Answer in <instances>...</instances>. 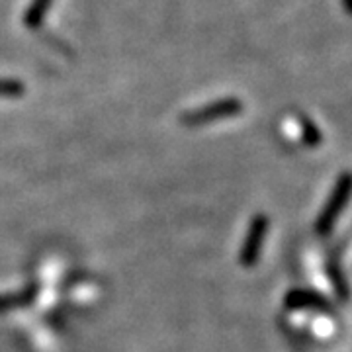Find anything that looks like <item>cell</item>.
Returning a JSON list of instances; mask_svg holds the SVG:
<instances>
[{
  "instance_id": "6da1fadb",
  "label": "cell",
  "mask_w": 352,
  "mask_h": 352,
  "mask_svg": "<svg viewBox=\"0 0 352 352\" xmlns=\"http://www.w3.org/2000/svg\"><path fill=\"white\" fill-rule=\"evenodd\" d=\"M352 196V173H342L339 176V180L335 182V188L329 196L327 204L323 208V212L317 217V233L319 235H329V231L335 227L339 215L342 214V210L346 208V204Z\"/></svg>"
},
{
  "instance_id": "7a4b0ae2",
  "label": "cell",
  "mask_w": 352,
  "mask_h": 352,
  "mask_svg": "<svg viewBox=\"0 0 352 352\" xmlns=\"http://www.w3.org/2000/svg\"><path fill=\"white\" fill-rule=\"evenodd\" d=\"M268 233V217L264 214H256L251 219V226L247 229V237L241 245L239 263L245 268H252L254 264L261 261L264 241Z\"/></svg>"
},
{
  "instance_id": "3957f363",
  "label": "cell",
  "mask_w": 352,
  "mask_h": 352,
  "mask_svg": "<svg viewBox=\"0 0 352 352\" xmlns=\"http://www.w3.org/2000/svg\"><path fill=\"white\" fill-rule=\"evenodd\" d=\"M284 305L294 311H319V314L333 311V305L327 298L314 289H292L286 294Z\"/></svg>"
},
{
  "instance_id": "277c9868",
  "label": "cell",
  "mask_w": 352,
  "mask_h": 352,
  "mask_svg": "<svg viewBox=\"0 0 352 352\" xmlns=\"http://www.w3.org/2000/svg\"><path fill=\"white\" fill-rule=\"evenodd\" d=\"M36 298H38V286L36 284H30V286L16 289V292L0 294V314L20 309V307H28L30 303L36 302Z\"/></svg>"
},
{
  "instance_id": "5b68a950",
  "label": "cell",
  "mask_w": 352,
  "mask_h": 352,
  "mask_svg": "<svg viewBox=\"0 0 352 352\" xmlns=\"http://www.w3.org/2000/svg\"><path fill=\"white\" fill-rule=\"evenodd\" d=\"M329 276H331L333 288L339 294L340 300L346 302V298H349V286H346V282H344V276H342V272H340L339 264H335L333 261L329 263Z\"/></svg>"
},
{
  "instance_id": "8992f818",
  "label": "cell",
  "mask_w": 352,
  "mask_h": 352,
  "mask_svg": "<svg viewBox=\"0 0 352 352\" xmlns=\"http://www.w3.org/2000/svg\"><path fill=\"white\" fill-rule=\"evenodd\" d=\"M302 129H303V143H307L309 147H315V145H319L321 143V133H319V129L309 122V120H302Z\"/></svg>"
},
{
  "instance_id": "52a82bcc",
  "label": "cell",
  "mask_w": 352,
  "mask_h": 352,
  "mask_svg": "<svg viewBox=\"0 0 352 352\" xmlns=\"http://www.w3.org/2000/svg\"><path fill=\"white\" fill-rule=\"evenodd\" d=\"M342 4H344V8L352 14V0H342Z\"/></svg>"
}]
</instances>
